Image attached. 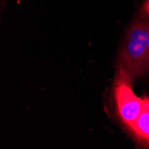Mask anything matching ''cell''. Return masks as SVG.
<instances>
[{"mask_svg": "<svg viewBox=\"0 0 149 149\" xmlns=\"http://www.w3.org/2000/svg\"><path fill=\"white\" fill-rule=\"evenodd\" d=\"M148 20L140 15L131 24L119 57L118 67L133 81L149 71Z\"/></svg>", "mask_w": 149, "mask_h": 149, "instance_id": "obj_1", "label": "cell"}, {"mask_svg": "<svg viewBox=\"0 0 149 149\" xmlns=\"http://www.w3.org/2000/svg\"><path fill=\"white\" fill-rule=\"evenodd\" d=\"M131 84V79L118 67L114 82V97L118 115L127 128L138 118L143 105V98L135 95Z\"/></svg>", "mask_w": 149, "mask_h": 149, "instance_id": "obj_2", "label": "cell"}, {"mask_svg": "<svg viewBox=\"0 0 149 149\" xmlns=\"http://www.w3.org/2000/svg\"><path fill=\"white\" fill-rule=\"evenodd\" d=\"M128 129L136 139L146 146H149V98H143L142 109L133 123Z\"/></svg>", "mask_w": 149, "mask_h": 149, "instance_id": "obj_3", "label": "cell"}, {"mask_svg": "<svg viewBox=\"0 0 149 149\" xmlns=\"http://www.w3.org/2000/svg\"><path fill=\"white\" fill-rule=\"evenodd\" d=\"M144 8H145V11H146V13L147 15H149V0H146V1Z\"/></svg>", "mask_w": 149, "mask_h": 149, "instance_id": "obj_4", "label": "cell"}, {"mask_svg": "<svg viewBox=\"0 0 149 149\" xmlns=\"http://www.w3.org/2000/svg\"><path fill=\"white\" fill-rule=\"evenodd\" d=\"M147 34H148V41H149V21H148V26H147Z\"/></svg>", "mask_w": 149, "mask_h": 149, "instance_id": "obj_5", "label": "cell"}]
</instances>
